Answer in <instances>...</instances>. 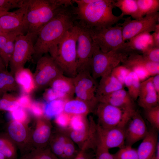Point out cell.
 Segmentation results:
<instances>
[{
    "instance_id": "6da1fadb",
    "label": "cell",
    "mask_w": 159,
    "mask_h": 159,
    "mask_svg": "<svg viewBox=\"0 0 159 159\" xmlns=\"http://www.w3.org/2000/svg\"><path fill=\"white\" fill-rule=\"evenodd\" d=\"M75 7L73 4L66 6L40 30L34 45L32 58L34 62L48 53L74 25L77 20Z\"/></svg>"
},
{
    "instance_id": "7a4b0ae2",
    "label": "cell",
    "mask_w": 159,
    "mask_h": 159,
    "mask_svg": "<svg viewBox=\"0 0 159 159\" xmlns=\"http://www.w3.org/2000/svg\"><path fill=\"white\" fill-rule=\"evenodd\" d=\"M113 0H92L91 3L75 7L77 20L86 27L106 28L117 24L123 17L113 14Z\"/></svg>"
},
{
    "instance_id": "3957f363",
    "label": "cell",
    "mask_w": 159,
    "mask_h": 159,
    "mask_svg": "<svg viewBox=\"0 0 159 159\" xmlns=\"http://www.w3.org/2000/svg\"><path fill=\"white\" fill-rule=\"evenodd\" d=\"M27 33L37 35L42 28L66 6L73 4L70 0H26Z\"/></svg>"
},
{
    "instance_id": "277c9868",
    "label": "cell",
    "mask_w": 159,
    "mask_h": 159,
    "mask_svg": "<svg viewBox=\"0 0 159 159\" xmlns=\"http://www.w3.org/2000/svg\"><path fill=\"white\" fill-rule=\"evenodd\" d=\"M77 29L75 22L74 25L49 52L63 74L71 77H74L77 74Z\"/></svg>"
},
{
    "instance_id": "5b68a950",
    "label": "cell",
    "mask_w": 159,
    "mask_h": 159,
    "mask_svg": "<svg viewBox=\"0 0 159 159\" xmlns=\"http://www.w3.org/2000/svg\"><path fill=\"white\" fill-rule=\"evenodd\" d=\"M130 53L125 49L104 52L95 45L90 63L92 76L96 80L111 72L120 63H122Z\"/></svg>"
},
{
    "instance_id": "8992f818",
    "label": "cell",
    "mask_w": 159,
    "mask_h": 159,
    "mask_svg": "<svg viewBox=\"0 0 159 159\" xmlns=\"http://www.w3.org/2000/svg\"><path fill=\"white\" fill-rule=\"evenodd\" d=\"M85 27L95 44L102 52L118 49L127 50L126 42L123 39L122 27L119 24L106 28Z\"/></svg>"
},
{
    "instance_id": "52a82bcc",
    "label": "cell",
    "mask_w": 159,
    "mask_h": 159,
    "mask_svg": "<svg viewBox=\"0 0 159 159\" xmlns=\"http://www.w3.org/2000/svg\"><path fill=\"white\" fill-rule=\"evenodd\" d=\"M135 110L120 108L99 102L94 112L97 118V124L102 127L108 128L124 127Z\"/></svg>"
},
{
    "instance_id": "ba28073f",
    "label": "cell",
    "mask_w": 159,
    "mask_h": 159,
    "mask_svg": "<svg viewBox=\"0 0 159 159\" xmlns=\"http://www.w3.org/2000/svg\"><path fill=\"white\" fill-rule=\"evenodd\" d=\"M37 36L35 34L27 33L16 37L9 64L10 72L13 75L19 70L24 67L26 63L32 58L34 53V42Z\"/></svg>"
},
{
    "instance_id": "9c48e42d",
    "label": "cell",
    "mask_w": 159,
    "mask_h": 159,
    "mask_svg": "<svg viewBox=\"0 0 159 159\" xmlns=\"http://www.w3.org/2000/svg\"><path fill=\"white\" fill-rule=\"evenodd\" d=\"M77 29V73L81 72L91 73L90 63L95 44L87 29L76 20Z\"/></svg>"
},
{
    "instance_id": "30bf717a",
    "label": "cell",
    "mask_w": 159,
    "mask_h": 159,
    "mask_svg": "<svg viewBox=\"0 0 159 159\" xmlns=\"http://www.w3.org/2000/svg\"><path fill=\"white\" fill-rule=\"evenodd\" d=\"M130 17L124 18L123 23L119 24L122 27L123 39L125 42L140 33L154 32L159 22L158 12L133 20Z\"/></svg>"
},
{
    "instance_id": "8fae6325",
    "label": "cell",
    "mask_w": 159,
    "mask_h": 159,
    "mask_svg": "<svg viewBox=\"0 0 159 159\" xmlns=\"http://www.w3.org/2000/svg\"><path fill=\"white\" fill-rule=\"evenodd\" d=\"M36 62L33 74L36 89H41L49 85L55 79L63 74L53 59L48 53L44 54Z\"/></svg>"
},
{
    "instance_id": "7c38bea8",
    "label": "cell",
    "mask_w": 159,
    "mask_h": 159,
    "mask_svg": "<svg viewBox=\"0 0 159 159\" xmlns=\"http://www.w3.org/2000/svg\"><path fill=\"white\" fill-rule=\"evenodd\" d=\"M26 0L17 10L8 11L0 16V26L2 33H14L18 35L27 34L28 29L26 19Z\"/></svg>"
},
{
    "instance_id": "4fadbf2b",
    "label": "cell",
    "mask_w": 159,
    "mask_h": 159,
    "mask_svg": "<svg viewBox=\"0 0 159 159\" xmlns=\"http://www.w3.org/2000/svg\"><path fill=\"white\" fill-rule=\"evenodd\" d=\"M32 130L28 125L11 119L7 124L5 132L16 146L21 156L32 150Z\"/></svg>"
},
{
    "instance_id": "5bb4252c",
    "label": "cell",
    "mask_w": 159,
    "mask_h": 159,
    "mask_svg": "<svg viewBox=\"0 0 159 159\" xmlns=\"http://www.w3.org/2000/svg\"><path fill=\"white\" fill-rule=\"evenodd\" d=\"M87 126L82 130L76 131L63 130L69 137L76 144L80 150H93L95 151L97 143V123L93 117L89 118Z\"/></svg>"
},
{
    "instance_id": "9a60e30c",
    "label": "cell",
    "mask_w": 159,
    "mask_h": 159,
    "mask_svg": "<svg viewBox=\"0 0 159 159\" xmlns=\"http://www.w3.org/2000/svg\"><path fill=\"white\" fill-rule=\"evenodd\" d=\"M76 98L89 102L98 101L96 96L97 84L88 72H81L73 77Z\"/></svg>"
},
{
    "instance_id": "2e32d148",
    "label": "cell",
    "mask_w": 159,
    "mask_h": 159,
    "mask_svg": "<svg viewBox=\"0 0 159 159\" xmlns=\"http://www.w3.org/2000/svg\"><path fill=\"white\" fill-rule=\"evenodd\" d=\"M97 145L109 150L115 148H120L125 145L124 127L105 128L97 124Z\"/></svg>"
},
{
    "instance_id": "e0dca14e",
    "label": "cell",
    "mask_w": 159,
    "mask_h": 159,
    "mask_svg": "<svg viewBox=\"0 0 159 159\" xmlns=\"http://www.w3.org/2000/svg\"><path fill=\"white\" fill-rule=\"evenodd\" d=\"M52 129L50 119L45 116L35 118V127L32 130L31 136L32 149L49 146Z\"/></svg>"
},
{
    "instance_id": "ac0fdd59",
    "label": "cell",
    "mask_w": 159,
    "mask_h": 159,
    "mask_svg": "<svg viewBox=\"0 0 159 159\" xmlns=\"http://www.w3.org/2000/svg\"><path fill=\"white\" fill-rule=\"evenodd\" d=\"M125 145L132 146L138 141L143 140L148 130L145 123L140 113L135 110L124 127Z\"/></svg>"
},
{
    "instance_id": "d6986e66",
    "label": "cell",
    "mask_w": 159,
    "mask_h": 159,
    "mask_svg": "<svg viewBox=\"0 0 159 159\" xmlns=\"http://www.w3.org/2000/svg\"><path fill=\"white\" fill-rule=\"evenodd\" d=\"M152 80L150 77L140 83L138 103L144 110L158 105L159 95L153 87Z\"/></svg>"
},
{
    "instance_id": "ffe728a7",
    "label": "cell",
    "mask_w": 159,
    "mask_h": 159,
    "mask_svg": "<svg viewBox=\"0 0 159 159\" xmlns=\"http://www.w3.org/2000/svg\"><path fill=\"white\" fill-rule=\"evenodd\" d=\"M97 99L99 102L107 103L119 108L135 110L134 101L124 88L100 97Z\"/></svg>"
},
{
    "instance_id": "44dd1931",
    "label": "cell",
    "mask_w": 159,
    "mask_h": 159,
    "mask_svg": "<svg viewBox=\"0 0 159 159\" xmlns=\"http://www.w3.org/2000/svg\"><path fill=\"white\" fill-rule=\"evenodd\" d=\"M99 102H89L76 97L65 101L63 112L71 115H80L87 116L94 112Z\"/></svg>"
},
{
    "instance_id": "7402d4cb",
    "label": "cell",
    "mask_w": 159,
    "mask_h": 159,
    "mask_svg": "<svg viewBox=\"0 0 159 159\" xmlns=\"http://www.w3.org/2000/svg\"><path fill=\"white\" fill-rule=\"evenodd\" d=\"M158 131L152 128L139 145L137 150L138 159H153L158 142Z\"/></svg>"
},
{
    "instance_id": "603a6c76",
    "label": "cell",
    "mask_w": 159,
    "mask_h": 159,
    "mask_svg": "<svg viewBox=\"0 0 159 159\" xmlns=\"http://www.w3.org/2000/svg\"><path fill=\"white\" fill-rule=\"evenodd\" d=\"M126 48L131 52L138 51L142 54L155 47L152 34L145 32L140 33L126 42Z\"/></svg>"
},
{
    "instance_id": "cb8c5ba5",
    "label": "cell",
    "mask_w": 159,
    "mask_h": 159,
    "mask_svg": "<svg viewBox=\"0 0 159 159\" xmlns=\"http://www.w3.org/2000/svg\"><path fill=\"white\" fill-rule=\"evenodd\" d=\"M109 72L101 77L96 93L97 99L124 88V85Z\"/></svg>"
},
{
    "instance_id": "d4e9b609",
    "label": "cell",
    "mask_w": 159,
    "mask_h": 159,
    "mask_svg": "<svg viewBox=\"0 0 159 159\" xmlns=\"http://www.w3.org/2000/svg\"><path fill=\"white\" fill-rule=\"evenodd\" d=\"M18 35L12 33L0 34V57L7 69L13 52L15 40Z\"/></svg>"
},
{
    "instance_id": "484cf974",
    "label": "cell",
    "mask_w": 159,
    "mask_h": 159,
    "mask_svg": "<svg viewBox=\"0 0 159 159\" xmlns=\"http://www.w3.org/2000/svg\"><path fill=\"white\" fill-rule=\"evenodd\" d=\"M14 76L17 84L24 93L29 94L36 89L33 74L29 69L22 68Z\"/></svg>"
},
{
    "instance_id": "4316f807",
    "label": "cell",
    "mask_w": 159,
    "mask_h": 159,
    "mask_svg": "<svg viewBox=\"0 0 159 159\" xmlns=\"http://www.w3.org/2000/svg\"><path fill=\"white\" fill-rule=\"evenodd\" d=\"M50 87L66 95L69 99L74 94L73 77L61 75L54 80L49 84Z\"/></svg>"
},
{
    "instance_id": "83f0119b",
    "label": "cell",
    "mask_w": 159,
    "mask_h": 159,
    "mask_svg": "<svg viewBox=\"0 0 159 159\" xmlns=\"http://www.w3.org/2000/svg\"><path fill=\"white\" fill-rule=\"evenodd\" d=\"M125 64H135L145 68L151 76L159 74V63L150 62L146 59L142 54L135 52L130 53L122 63Z\"/></svg>"
},
{
    "instance_id": "f1b7e54d",
    "label": "cell",
    "mask_w": 159,
    "mask_h": 159,
    "mask_svg": "<svg viewBox=\"0 0 159 159\" xmlns=\"http://www.w3.org/2000/svg\"><path fill=\"white\" fill-rule=\"evenodd\" d=\"M67 135L63 130L58 128L52 131L49 146L52 153L61 159Z\"/></svg>"
},
{
    "instance_id": "f546056e",
    "label": "cell",
    "mask_w": 159,
    "mask_h": 159,
    "mask_svg": "<svg viewBox=\"0 0 159 159\" xmlns=\"http://www.w3.org/2000/svg\"><path fill=\"white\" fill-rule=\"evenodd\" d=\"M115 7L121 11L122 16L130 15L134 19L142 17L140 13L136 0H117L114 3Z\"/></svg>"
},
{
    "instance_id": "4dcf8cb0",
    "label": "cell",
    "mask_w": 159,
    "mask_h": 159,
    "mask_svg": "<svg viewBox=\"0 0 159 159\" xmlns=\"http://www.w3.org/2000/svg\"><path fill=\"white\" fill-rule=\"evenodd\" d=\"M17 149L5 132L0 133V152L6 159H17Z\"/></svg>"
},
{
    "instance_id": "1f68e13d",
    "label": "cell",
    "mask_w": 159,
    "mask_h": 159,
    "mask_svg": "<svg viewBox=\"0 0 159 159\" xmlns=\"http://www.w3.org/2000/svg\"><path fill=\"white\" fill-rule=\"evenodd\" d=\"M19 89L14 75L7 69L0 71V95L6 92L17 91Z\"/></svg>"
},
{
    "instance_id": "d6a6232c",
    "label": "cell",
    "mask_w": 159,
    "mask_h": 159,
    "mask_svg": "<svg viewBox=\"0 0 159 159\" xmlns=\"http://www.w3.org/2000/svg\"><path fill=\"white\" fill-rule=\"evenodd\" d=\"M140 82L136 74L131 71L126 78L124 83L128 89L127 92L134 100L138 98Z\"/></svg>"
},
{
    "instance_id": "836d02e7",
    "label": "cell",
    "mask_w": 159,
    "mask_h": 159,
    "mask_svg": "<svg viewBox=\"0 0 159 159\" xmlns=\"http://www.w3.org/2000/svg\"><path fill=\"white\" fill-rule=\"evenodd\" d=\"M19 107L18 97L9 92L0 95V111L10 112Z\"/></svg>"
},
{
    "instance_id": "e575fe53",
    "label": "cell",
    "mask_w": 159,
    "mask_h": 159,
    "mask_svg": "<svg viewBox=\"0 0 159 159\" xmlns=\"http://www.w3.org/2000/svg\"><path fill=\"white\" fill-rule=\"evenodd\" d=\"M19 159H59L48 146L43 148H34L21 155Z\"/></svg>"
},
{
    "instance_id": "d590c367",
    "label": "cell",
    "mask_w": 159,
    "mask_h": 159,
    "mask_svg": "<svg viewBox=\"0 0 159 159\" xmlns=\"http://www.w3.org/2000/svg\"><path fill=\"white\" fill-rule=\"evenodd\" d=\"M139 10L142 17L158 12L159 0H136Z\"/></svg>"
},
{
    "instance_id": "8d00e7d4",
    "label": "cell",
    "mask_w": 159,
    "mask_h": 159,
    "mask_svg": "<svg viewBox=\"0 0 159 159\" xmlns=\"http://www.w3.org/2000/svg\"><path fill=\"white\" fill-rule=\"evenodd\" d=\"M65 101L56 100L47 102L45 105L44 116L50 119L63 112Z\"/></svg>"
},
{
    "instance_id": "74e56055",
    "label": "cell",
    "mask_w": 159,
    "mask_h": 159,
    "mask_svg": "<svg viewBox=\"0 0 159 159\" xmlns=\"http://www.w3.org/2000/svg\"><path fill=\"white\" fill-rule=\"evenodd\" d=\"M113 155L114 159H138L137 150L132 146L125 145Z\"/></svg>"
},
{
    "instance_id": "f35d334b",
    "label": "cell",
    "mask_w": 159,
    "mask_h": 159,
    "mask_svg": "<svg viewBox=\"0 0 159 159\" xmlns=\"http://www.w3.org/2000/svg\"><path fill=\"white\" fill-rule=\"evenodd\" d=\"M145 117L152 128L158 131L159 129V105L145 109Z\"/></svg>"
},
{
    "instance_id": "ab89813d",
    "label": "cell",
    "mask_w": 159,
    "mask_h": 159,
    "mask_svg": "<svg viewBox=\"0 0 159 159\" xmlns=\"http://www.w3.org/2000/svg\"><path fill=\"white\" fill-rule=\"evenodd\" d=\"M89 122V119L87 118L86 116H72L69 127L67 129L76 131L82 130L87 126Z\"/></svg>"
},
{
    "instance_id": "60d3db41",
    "label": "cell",
    "mask_w": 159,
    "mask_h": 159,
    "mask_svg": "<svg viewBox=\"0 0 159 159\" xmlns=\"http://www.w3.org/2000/svg\"><path fill=\"white\" fill-rule=\"evenodd\" d=\"M74 143L67 135L61 159H75L79 151L76 150Z\"/></svg>"
},
{
    "instance_id": "b9f144b4",
    "label": "cell",
    "mask_w": 159,
    "mask_h": 159,
    "mask_svg": "<svg viewBox=\"0 0 159 159\" xmlns=\"http://www.w3.org/2000/svg\"><path fill=\"white\" fill-rule=\"evenodd\" d=\"M12 119L28 125L30 118L28 110L19 107L17 109L10 112Z\"/></svg>"
},
{
    "instance_id": "7bdbcfd3",
    "label": "cell",
    "mask_w": 159,
    "mask_h": 159,
    "mask_svg": "<svg viewBox=\"0 0 159 159\" xmlns=\"http://www.w3.org/2000/svg\"><path fill=\"white\" fill-rule=\"evenodd\" d=\"M24 0H0V11L7 12L11 9L20 8Z\"/></svg>"
},
{
    "instance_id": "ee69618b",
    "label": "cell",
    "mask_w": 159,
    "mask_h": 159,
    "mask_svg": "<svg viewBox=\"0 0 159 159\" xmlns=\"http://www.w3.org/2000/svg\"><path fill=\"white\" fill-rule=\"evenodd\" d=\"M71 116L63 111L55 117L54 122L57 128L62 130L68 128Z\"/></svg>"
},
{
    "instance_id": "f6af8a7d",
    "label": "cell",
    "mask_w": 159,
    "mask_h": 159,
    "mask_svg": "<svg viewBox=\"0 0 159 159\" xmlns=\"http://www.w3.org/2000/svg\"><path fill=\"white\" fill-rule=\"evenodd\" d=\"M130 71L129 69L122 65H118L114 68L111 73L124 85L125 79Z\"/></svg>"
},
{
    "instance_id": "bcb514c9",
    "label": "cell",
    "mask_w": 159,
    "mask_h": 159,
    "mask_svg": "<svg viewBox=\"0 0 159 159\" xmlns=\"http://www.w3.org/2000/svg\"><path fill=\"white\" fill-rule=\"evenodd\" d=\"M43 97L47 102L56 100H62L65 101L69 100L65 95L57 92L50 87L45 90L44 93Z\"/></svg>"
},
{
    "instance_id": "7dc6e473",
    "label": "cell",
    "mask_w": 159,
    "mask_h": 159,
    "mask_svg": "<svg viewBox=\"0 0 159 159\" xmlns=\"http://www.w3.org/2000/svg\"><path fill=\"white\" fill-rule=\"evenodd\" d=\"M45 105L41 102L33 101L29 110L35 118L42 117L44 116Z\"/></svg>"
},
{
    "instance_id": "c3c4849f",
    "label": "cell",
    "mask_w": 159,
    "mask_h": 159,
    "mask_svg": "<svg viewBox=\"0 0 159 159\" xmlns=\"http://www.w3.org/2000/svg\"><path fill=\"white\" fill-rule=\"evenodd\" d=\"M142 55L150 62L159 63V47H154Z\"/></svg>"
},
{
    "instance_id": "681fc988",
    "label": "cell",
    "mask_w": 159,
    "mask_h": 159,
    "mask_svg": "<svg viewBox=\"0 0 159 159\" xmlns=\"http://www.w3.org/2000/svg\"><path fill=\"white\" fill-rule=\"evenodd\" d=\"M18 101L20 107L29 110L34 101L29 94L24 93L18 97Z\"/></svg>"
},
{
    "instance_id": "f907efd6",
    "label": "cell",
    "mask_w": 159,
    "mask_h": 159,
    "mask_svg": "<svg viewBox=\"0 0 159 159\" xmlns=\"http://www.w3.org/2000/svg\"><path fill=\"white\" fill-rule=\"evenodd\" d=\"M95 152L96 159H114L109 150L100 146H97Z\"/></svg>"
},
{
    "instance_id": "816d5d0a",
    "label": "cell",
    "mask_w": 159,
    "mask_h": 159,
    "mask_svg": "<svg viewBox=\"0 0 159 159\" xmlns=\"http://www.w3.org/2000/svg\"><path fill=\"white\" fill-rule=\"evenodd\" d=\"M89 150H80L74 159H96L95 156L88 152Z\"/></svg>"
},
{
    "instance_id": "f5cc1de1",
    "label": "cell",
    "mask_w": 159,
    "mask_h": 159,
    "mask_svg": "<svg viewBox=\"0 0 159 159\" xmlns=\"http://www.w3.org/2000/svg\"><path fill=\"white\" fill-rule=\"evenodd\" d=\"M155 47H159V24L155 27V31L152 34Z\"/></svg>"
},
{
    "instance_id": "db71d44e",
    "label": "cell",
    "mask_w": 159,
    "mask_h": 159,
    "mask_svg": "<svg viewBox=\"0 0 159 159\" xmlns=\"http://www.w3.org/2000/svg\"><path fill=\"white\" fill-rule=\"evenodd\" d=\"M152 77V82L153 87L159 95V74Z\"/></svg>"
},
{
    "instance_id": "11a10c76",
    "label": "cell",
    "mask_w": 159,
    "mask_h": 159,
    "mask_svg": "<svg viewBox=\"0 0 159 159\" xmlns=\"http://www.w3.org/2000/svg\"><path fill=\"white\" fill-rule=\"evenodd\" d=\"M7 69L2 59L0 57V71Z\"/></svg>"
},
{
    "instance_id": "9f6ffc18",
    "label": "cell",
    "mask_w": 159,
    "mask_h": 159,
    "mask_svg": "<svg viewBox=\"0 0 159 159\" xmlns=\"http://www.w3.org/2000/svg\"><path fill=\"white\" fill-rule=\"evenodd\" d=\"M0 159H6L5 157L0 152Z\"/></svg>"
},
{
    "instance_id": "6f0895ef",
    "label": "cell",
    "mask_w": 159,
    "mask_h": 159,
    "mask_svg": "<svg viewBox=\"0 0 159 159\" xmlns=\"http://www.w3.org/2000/svg\"><path fill=\"white\" fill-rule=\"evenodd\" d=\"M7 12H2L0 11V16H1L2 15L5 14V13ZM1 33V29L0 28V34Z\"/></svg>"
},
{
    "instance_id": "680465c9",
    "label": "cell",
    "mask_w": 159,
    "mask_h": 159,
    "mask_svg": "<svg viewBox=\"0 0 159 159\" xmlns=\"http://www.w3.org/2000/svg\"><path fill=\"white\" fill-rule=\"evenodd\" d=\"M153 159H159V157H158L155 156Z\"/></svg>"
}]
</instances>
